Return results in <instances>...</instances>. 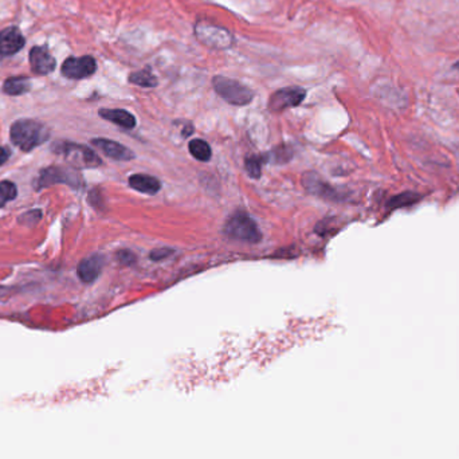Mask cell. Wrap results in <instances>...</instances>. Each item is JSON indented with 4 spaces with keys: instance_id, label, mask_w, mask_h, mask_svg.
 Here are the masks:
<instances>
[{
    "instance_id": "obj_26",
    "label": "cell",
    "mask_w": 459,
    "mask_h": 459,
    "mask_svg": "<svg viewBox=\"0 0 459 459\" xmlns=\"http://www.w3.org/2000/svg\"><path fill=\"white\" fill-rule=\"evenodd\" d=\"M10 157V152L6 150V148H1L0 147V166H3Z\"/></svg>"
},
{
    "instance_id": "obj_4",
    "label": "cell",
    "mask_w": 459,
    "mask_h": 459,
    "mask_svg": "<svg viewBox=\"0 0 459 459\" xmlns=\"http://www.w3.org/2000/svg\"><path fill=\"white\" fill-rule=\"evenodd\" d=\"M212 86L219 97L235 106L249 105L254 99V93L252 89L233 78L217 75L212 80Z\"/></svg>"
},
{
    "instance_id": "obj_17",
    "label": "cell",
    "mask_w": 459,
    "mask_h": 459,
    "mask_svg": "<svg viewBox=\"0 0 459 459\" xmlns=\"http://www.w3.org/2000/svg\"><path fill=\"white\" fill-rule=\"evenodd\" d=\"M188 150H189V153L199 161H208L212 156L210 144L202 138H195V140L189 141Z\"/></svg>"
},
{
    "instance_id": "obj_18",
    "label": "cell",
    "mask_w": 459,
    "mask_h": 459,
    "mask_svg": "<svg viewBox=\"0 0 459 459\" xmlns=\"http://www.w3.org/2000/svg\"><path fill=\"white\" fill-rule=\"evenodd\" d=\"M129 82L141 87H154L157 86V78L153 75L151 70L144 68L132 73L129 75Z\"/></svg>"
},
{
    "instance_id": "obj_11",
    "label": "cell",
    "mask_w": 459,
    "mask_h": 459,
    "mask_svg": "<svg viewBox=\"0 0 459 459\" xmlns=\"http://www.w3.org/2000/svg\"><path fill=\"white\" fill-rule=\"evenodd\" d=\"M92 144L113 160L129 161L135 157V153L132 152L129 148L124 147L117 141L109 140V138H94V140H92Z\"/></svg>"
},
{
    "instance_id": "obj_13",
    "label": "cell",
    "mask_w": 459,
    "mask_h": 459,
    "mask_svg": "<svg viewBox=\"0 0 459 459\" xmlns=\"http://www.w3.org/2000/svg\"><path fill=\"white\" fill-rule=\"evenodd\" d=\"M304 184H305L306 189L317 196H321L325 199H333L337 201L339 199V194L328 184H325L323 180L319 177V175L314 173H306L304 177Z\"/></svg>"
},
{
    "instance_id": "obj_21",
    "label": "cell",
    "mask_w": 459,
    "mask_h": 459,
    "mask_svg": "<svg viewBox=\"0 0 459 459\" xmlns=\"http://www.w3.org/2000/svg\"><path fill=\"white\" fill-rule=\"evenodd\" d=\"M246 170L247 173L254 177V179H258L261 176V172H262V159L259 157H247L246 159Z\"/></svg>"
},
{
    "instance_id": "obj_10",
    "label": "cell",
    "mask_w": 459,
    "mask_h": 459,
    "mask_svg": "<svg viewBox=\"0 0 459 459\" xmlns=\"http://www.w3.org/2000/svg\"><path fill=\"white\" fill-rule=\"evenodd\" d=\"M29 59H30L31 70L38 75H48L51 71H54L57 66L55 58L51 55L46 46L33 48L30 51Z\"/></svg>"
},
{
    "instance_id": "obj_14",
    "label": "cell",
    "mask_w": 459,
    "mask_h": 459,
    "mask_svg": "<svg viewBox=\"0 0 459 459\" xmlns=\"http://www.w3.org/2000/svg\"><path fill=\"white\" fill-rule=\"evenodd\" d=\"M129 186L133 188V189L138 191V192H141V194L154 195V194H157L160 191L161 183L154 176L136 173V175H132L129 177Z\"/></svg>"
},
{
    "instance_id": "obj_24",
    "label": "cell",
    "mask_w": 459,
    "mask_h": 459,
    "mask_svg": "<svg viewBox=\"0 0 459 459\" xmlns=\"http://www.w3.org/2000/svg\"><path fill=\"white\" fill-rule=\"evenodd\" d=\"M173 253L172 249H159V250H153L151 253V259L152 261H161L167 256H170Z\"/></svg>"
},
{
    "instance_id": "obj_22",
    "label": "cell",
    "mask_w": 459,
    "mask_h": 459,
    "mask_svg": "<svg viewBox=\"0 0 459 459\" xmlns=\"http://www.w3.org/2000/svg\"><path fill=\"white\" fill-rule=\"evenodd\" d=\"M41 218H42V212L39 210H34V211H30V212L22 215L19 218V221L26 224V226H34L38 221H41Z\"/></svg>"
},
{
    "instance_id": "obj_8",
    "label": "cell",
    "mask_w": 459,
    "mask_h": 459,
    "mask_svg": "<svg viewBox=\"0 0 459 459\" xmlns=\"http://www.w3.org/2000/svg\"><path fill=\"white\" fill-rule=\"evenodd\" d=\"M97 70V62L93 57H70L62 65V75L68 80H84L92 77Z\"/></svg>"
},
{
    "instance_id": "obj_25",
    "label": "cell",
    "mask_w": 459,
    "mask_h": 459,
    "mask_svg": "<svg viewBox=\"0 0 459 459\" xmlns=\"http://www.w3.org/2000/svg\"><path fill=\"white\" fill-rule=\"evenodd\" d=\"M274 156L277 157V161H278V163H285V161L289 160L291 154H290L286 147H281L279 150L275 151V154H274Z\"/></svg>"
},
{
    "instance_id": "obj_3",
    "label": "cell",
    "mask_w": 459,
    "mask_h": 459,
    "mask_svg": "<svg viewBox=\"0 0 459 459\" xmlns=\"http://www.w3.org/2000/svg\"><path fill=\"white\" fill-rule=\"evenodd\" d=\"M224 234L230 239L249 243H258L262 239L254 219L243 211H238L228 218L224 224Z\"/></svg>"
},
{
    "instance_id": "obj_20",
    "label": "cell",
    "mask_w": 459,
    "mask_h": 459,
    "mask_svg": "<svg viewBox=\"0 0 459 459\" xmlns=\"http://www.w3.org/2000/svg\"><path fill=\"white\" fill-rule=\"evenodd\" d=\"M17 187L11 182H1L0 183V207L6 205L10 201H14L17 198Z\"/></svg>"
},
{
    "instance_id": "obj_1",
    "label": "cell",
    "mask_w": 459,
    "mask_h": 459,
    "mask_svg": "<svg viewBox=\"0 0 459 459\" xmlns=\"http://www.w3.org/2000/svg\"><path fill=\"white\" fill-rule=\"evenodd\" d=\"M10 136L13 143L24 152H30L43 144L49 136V129L34 119H17L13 124Z\"/></svg>"
},
{
    "instance_id": "obj_28",
    "label": "cell",
    "mask_w": 459,
    "mask_h": 459,
    "mask_svg": "<svg viewBox=\"0 0 459 459\" xmlns=\"http://www.w3.org/2000/svg\"><path fill=\"white\" fill-rule=\"evenodd\" d=\"M453 68H457V70H459V61H458V62H457V64H456V65H454V66H453Z\"/></svg>"
},
{
    "instance_id": "obj_6",
    "label": "cell",
    "mask_w": 459,
    "mask_h": 459,
    "mask_svg": "<svg viewBox=\"0 0 459 459\" xmlns=\"http://www.w3.org/2000/svg\"><path fill=\"white\" fill-rule=\"evenodd\" d=\"M58 183L68 184L70 187L81 188L84 182L81 179V175L75 170H71L68 167H49L41 172L38 187L48 188Z\"/></svg>"
},
{
    "instance_id": "obj_5",
    "label": "cell",
    "mask_w": 459,
    "mask_h": 459,
    "mask_svg": "<svg viewBox=\"0 0 459 459\" xmlns=\"http://www.w3.org/2000/svg\"><path fill=\"white\" fill-rule=\"evenodd\" d=\"M59 153H62L68 164L75 168H96L101 166L102 161L99 154L85 145L65 143L61 144Z\"/></svg>"
},
{
    "instance_id": "obj_15",
    "label": "cell",
    "mask_w": 459,
    "mask_h": 459,
    "mask_svg": "<svg viewBox=\"0 0 459 459\" xmlns=\"http://www.w3.org/2000/svg\"><path fill=\"white\" fill-rule=\"evenodd\" d=\"M100 116L124 129H133L136 126V117L124 109H101Z\"/></svg>"
},
{
    "instance_id": "obj_19",
    "label": "cell",
    "mask_w": 459,
    "mask_h": 459,
    "mask_svg": "<svg viewBox=\"0 0 459 459\" xmlns=\"http://www.w3.org/2000/svg\"><path fill=\"white\" fill-rule=\"evenodd\" d=\"M419 199H421V196L415 192H405L398 196H393L388 205L391 207L392 210L403 208V207H409V205L416 203Z\"/></svg>"
},
{
    "instance_id": "obj_23",
    "label": "cell",
    "mask_w": 459,
    "mask_h": 459,
    "mask_svg": "<svg viewBox=\"0 0 459 459\" xmlns=\"http://www.w3.org/2000/svg\"><path fill=\"white\" fill-rule=\"evenodd\" d=\"M116 258H117L119 263H122L125 266L133 265L137 259L136 255L133 254L132 252H129V250H119L117 255H116Z\"/></svg>"
},
{
    "instance_id": "obj_27",
    "label": "cell",
    "mask_w": 459,
    "mask_h": 459,
    "mask_svg": "<svg viewBox=\"0 0 459 459\" xmlns=\"http://www.w3.org/2000/svg\"><path fill=\"white\" fill-rule=\"evenodd\" d=\"M192 131H194V128L189 125L188 128H186V129L183 131V136H189V135L192 133Z\"/></svg>"
},
{
    "instance_id": "obj_12",
    "label": "cell",
    "mask_w": 459,
    "mask_h": 459,
    "mask_svg": "<svg viewBox=\"0 0 459 459\" xmlns=\"http://www.w3.org/2000/svg\"><path fill=\"white\" fill-rule=\"evenodd\" d=\"M102 266H103V258L101 255H92L82 259L77 268L80 279L85 284L94 282L101 274Z\"/></svg>"
},
{
    "instance_id": "obj_9",
    "label": "cell",
    "mask_w": 459,
    "mask_h": 459,
    "mask_svg": "<svg viewBox=\"0 0 459 459\" xmlns=\"http://www.w3.org/2000/svg\"><path fill=\"white\" fill-rule=\"evenodd\" d=\"M26 45V39L20 30L11 26L0 31V57L15 55Z\"/></svg>"
},
{
    "instance_id": "obj_2",
    "label": "cell",
    "mask_w": 459,
    "mask_h": 459,
    "mask_svg": "<svg viewBox=\"0 0 459 459\" xmlns=\"http://www.w3.org/2000/svg\"><path fill=\"white\" fill-rule=\"evenodd\" d=\"M195 36L202 45L215 50H228L235 43V38L230 30L218 24H214L208 20L196 22Z\"/></svg>"
},
{
    "instance_id": "obj_7",
    "label": "cell",
    "mask_w": 459,
    "mask_h": 459,
    "mask_svg": "<svg viewBox=\"0 0 459 459\" xmlns=\"http://www.w3.org/2000/svg\"><path fill=\"white\" fill-rule=\"evenodd\" d=\"M305 89L300 86H289L277 90L272 93L270 100H269V109L274 113L284 112L290 108L298 106L301 102L305 100Z\"/></svg>"
},
{
    "instance_id": "obj_16",
    "label": "cell",
    "mask_w": 459,
    "mask_h": 459,
    "mask_svg": "<svg viewBox=\"0 0 459 459\" xmlns=\"http://www.w3.org/2000/svg\"><path fill=\"white\" fill-rule=\"evenodd\" d=\"M31 87V84L29 78L26 77H11L7 78L4 85H3V92L8 96H22L26 94Z\"/></svg>"
}]
</instances>
